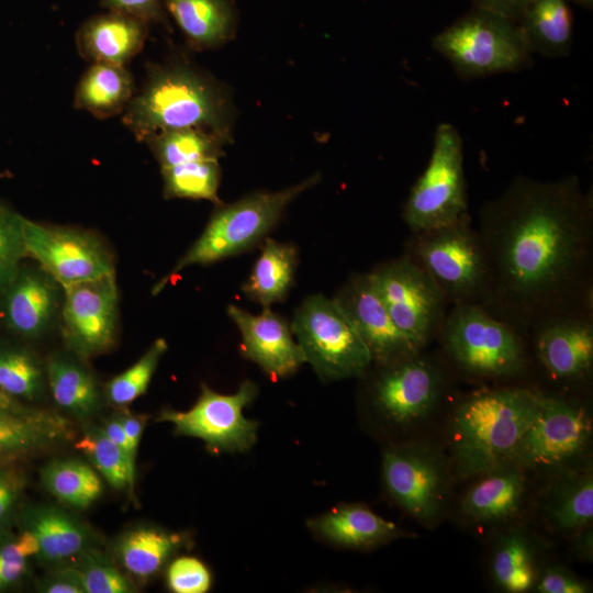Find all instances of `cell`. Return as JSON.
I'll return each mask as SVG.
<instances>
[{"label":"cell","instance_id":"6da1fadb","mask_svg":"<svg viewBox=\"0 0 593 593\" xmlns=\"http://www.w3.org/2000/svg\"><path fill=\"white\" fill-rule=\"evenodd\" d=\"M479 233L491 269L484 305L497 316L536 325L589 303L593 195L577 176L515 178L480 209Z\"/></svg>","mask_w":593,"mask_h":593},{"label":"cell","instance_id":"7a4b0ae2","mask_svg":"<svg viewBox=\"0 0 593 593\" xmlns=\"http://www.w3.org/2000/svg\"><path fill=\"white\" fill-rule=\"evenodd\" d=\"M122 119L137 141L167 130L199 128L228 142L233 108L226 90L198 69L155 65Z\"/></svg>","mask_w":593,"mask_h":593},{"label":"cell","instance_id":"3957f363","mask_svg":"<svg viewBox=\"0 0 593 593\" xmlns=\"http://www.w3.org/2000/svg\"><path fill=\"white\" fill-rule=\"evenodd\" d=\"M544 395L519 388L474 393L456 409L450 443L458 472L483 474L508 465Z\"/></svg>","mask_w":593,"mask_h":593},{"label":"cell","instance_id":"277c9868","mask_svg":"<svg viewBox=\"0 0 593 593\" xmlns=\"http://www.w3.org/2000/svg\"><path fill=\"white\" fill-rule=\"evenodd\" d=\"M320 180L321 175L315 174L280 191H258L231 204H219L202 234L153 288V294L187 267L210 265L254 247L275 227L287 206Z\"/></svg>","mask_w":593,"mask_h":593},{"label":"cell","instance_id":"5b68a950","mask_svg":"<svg viewBox=\"0 0 593 593\" xmlns=\"http://www.w3.org/2000/svg\"><path fill=\"white\" fill-rule=\"evenodd\" d=\"M432 48L465 80L519 71L533 63L517 22L477 8L437 33Z\"/></svg>","mask_w":593,"mask_h":593},{"label":"cell","instance_id":"8992f818","mask_svg":"<svg viewBox=\"0 0 593 593\" xmlns=\"http://www.w3.org/2000/svg\"><path fill=\"white\" fill-rule=\"evenodd\" d=\"M410 256L437 283L448 301L484 305L491 269L486 248L468 214L436 228L414 233Z\"/></svg>","mask_w":593,"mask_h":593},{"label":"cell","instance_id":"52a82bcc","mask_svg":"<svg viewBox=\"0 0 593 593\" xmlns=\"http://www.w3.org/2000/svg\"><path fill=\"white\" fill-rule=\"evenodd\" d=\"M513 324L479 303H457L440 326L449 357L466 372L508 378L526 368L522 339Z\"/></svg>","mask_w":593,"mask_h":593},{"label":"cell","instance_id":"ba28073f","mask_svg":"<svg viewBox=\"0 0 593 593\" xmlns=\"http://www.w3.org/2000/svg\"><path fill=\"white\" fill-rule=\"evenodd\" d=\"M305 361L324 380L361 377L372 356L339 302L310 295L296 309L291 324Z\"/></svg>","mask_w":593,"mask_h":593},{"label":"cell","instance_id":"9c48e42d","mask_svg":"<svg viewBox=\"0 0 593 593\" xmlns=\"http://www.w3.org/2000/svg\"><path fill=\"white\" fill-rule=\"evenodd\" d=\"M463 142L456 126L440 123L435 131L428 164L417 178L403 208L413 233L454 223L467 215Z\"/></svg>","mask_w":593,"mask_h":593},{"label":"cell","instance_id":"30bf717a","mask_svg":"<svg viewBox=\"0 0 593 593\" xmlns=\"http://www.w3.org/2000/svg\"><path fill=\"white\" fill-rule=\"evenodd\" d=\"M399 329L422 349L439 332L446 295L410 256L388 261L368 273Z\"/></svg>","mask_w":593,"mask_h":593},{"label":"cell","instance_id":"8fae6325","mask_svg":"<svg viewBox=\"0 0 593 593\" xmlns=\"http://www.w3.org/2000/svg\"><path fill=\"white\" fill-rule=\"evenodd\" d=\"M257 394V384L249 380L233 394H221L202 384L201 394L190 410L165 409L158 421L172 424L177 435L203 440L215 451L243 452L257 440L258 424L243 414Z\"/></svg>","mask_w":593,"mask_h":593},{"label":"cell","instance_id":"7c38bea8","mask_svg":"<svg viewBox=\"0 0 593 593\" xmlns=\"http://www.w3.org/2000/svg\"><path fill=\"white\" fill-rule=\"evenodd\" d=\"M26 256L61 288L115 273L113 256L101 238L80 228L23 217Z\"/></svg>","mask_w":593,"mask_h":593},{"label":"cell","instance_id":"4fadbf2b","mask_svg":"<svg viewBox=\"0 0 593 593\" xmlns=\"http://www.w3.org/2000/svg\"><path fill=\"white\" fill-rule=\"evenodd\" d=\"M61 331L80 359L109 351L115 343L119 288L115 273L63 288Z\"/></svg>","mask_w":593,"mask_h":593},{"label":"cell","instance_id":"5bb4252c","mask_svg":"<svg viewBox=\"0 0 593 593\" xmlns=\"http://www.w3.org/2000/svg\"><path fill=\"white\" fill-rule=\"evenodd\" d=\"M592 421L580 404L544 396L540 410L514 449L508 463L548 467L563 463L584 451Z\"/></svg>","mask_w":593,"mask_h":593},{"label":"cell","instance_id":"9a60e30c","mask_svg":"<svg viewBox=\"0 0 593 593\" xmlns=\"http://www.w3.org/2000/svg\"><path fill=\"white\" fill-rule=\"evenodd\" d=\"M382 473L391 496L413 517L430 521L439 514L445 475L439 460L429 450L416 446L387 449Z\"/></svg>","mask_w":593,"mask_h":593},{"label":"cell","instance_id":"2e32d148","mask_svg":"<svg viewBox=\"0 0 593 593\" xmlns=\"http://www.w3.org/2000/svg\"><path fill=\"white\" fill-rule=\"evenodd\" d=\"M385 367L373 385V401L379 411L399 425L425 417L441 394L438 368L419 353Z\"/></svg>","mask_w":593,"mask_h":593},{"label":"cell","instance_id":"e0dca14e","mask_svg":"<svg viewBox=\"0 0 593 593\" xmlns=\"http://www.w3.org/2000/svg\"><path fill=\"white\" fill-rule=\"evenodd\" d=\"M336 300L356 326L373 361L388 366L422 350L395 325L368 273L351 279Z\"/></svg>","mask_w":593,"mask_h":593},{"label":"cell","instance_id":"ac0fdd59","mask_svg":"<svg viewBox=\"0 0 593 593\" xmlns=\"http://www.w3.org/2000/svg\"><path fill=\"white\" fill-rule=\"evenodd\" d=\"M227 314L240 333L243 355L269 377H288L305 362V356L293 338L291 325L270 307L254 315L231 304Z\"/></svg>","mask_w":593,"mask_h":593},{"label":"cell","instance_id":"d6986e66","mask_svg":"<svg viewBox=\"0 0 593 593\" xmlns=\"http://www.w3.org/2000/svg\"><path fill=\"white\" fill-rule=\"evenodd\" d=\"M536 325L537 353L552 378L571 381L589 376L593 367V323L589 314H557Z\"/></svg>","mask_w":593,"mask_h":593},{"label":"cell","instance_id":"ffe728a7","mask_svg":"<svg viewBox=\"0 0 593 593\" xmlns=\"http://www.w3.org/2000/svg\"><path fill=\"white\" fill-rule=\"evenodd\" d=\"M59 287L42 268L21 267L0 295L4 325L21 337L41 336L58 307Z\"/></svg>","mask_w":593,"mask_h":593},{"label":"cell","instance_id":"44dd1931","mask_svg":"<svg viewBox=\"0 0 593 593\" xmlns=\"http://www.w3.org/2000/svg\"><path fill=\"white\" fill-rule=\"evenodd\" d=\"M149 25L108 11L86 20L76 33L80 55L93 63L125 66L146 42Z\"/></svg>","mask_w":593,"mask_h":593},{"label":"cell","instance_id":"7402d4cb","mask_svg":"<svg viewBox=\"0 0 593 593\" xmlns=\"http://www.w3.org/2000/svg\"><path fill=\"white\" fill-rule=\"evenodd\" d=\"M21 528L37 540V558L45 563H66L94 548L92 530L74 515L54 506H33L20 515Z\"/></svg>","mask_w":593,"mask_h":593},{"label":"cell","instance_id":"603a6c76","mask_svg":"<svg viewBox=\"0 0 593 593\" xmlns=\"http://www.w3.org/2000/svg\"><path fill=\"white\" fill-rule=\"evenodd\" d=\"M164 4L193 49L219 47L235 33L231 0H164Z\"/></svg>","mask_w":593,"mask_h":593},{"label":"cell","instance_id":"cb8c5ba5","mask_svg":"<svg viewBox=\"0 0 593 593\" xmlns=\"http://www.w3.org/2000/svg\"><path fill=\"white\" fill-rule=\"evenodd\" d=\"M309 526L322 538L350 548L371 547L402 535L395 524L359 504L339 505L310 521Z\"/></svg>","mask_w":593,"mask_h":593},{"label":"cell","instance_id":"d4e9b609","mask_svg":"<svg viewBox=\"0 0 593 593\" xmlns=\"http://www.w3.org/2000/svg\"><path fill=\"white\" fill-rule=\"evenodd\" d=\"M517 24L532 54L546 58L569 56L573 16L567 0H530Z\"/></svg>","mask_w":593,"mask_h":593},{"label":"cell","instance_id":"484cf974","mask_svg":"<svg viewBox=\"0 0 593 593\" xmlns=\"http://www.w3.org/2000/svg\"><path fill=\"white\" fill-rule=\"evenodd\" d=\"M483 474L461 501L463 515L475 522H495L514 514L525 490L521 470L502 466Z\"/></svg>","mask_w":593,"mask_h":593},{"label":"cell","instance_id":"4316f807","mask_svg":"<svg viewBox=\"0 0 593 593\" xmlns=\"http://www.w3.org/2000/svg\"><path fill=\"white\" fill-rule=\"evenodd\" d=\"M134 94L133 78L125 66L93 63L76 87L75 107L107 119L123 113Z\"/></svg>","mask_w":593,"mask_h":593},{"label":"cell","instance_id":"83f0119b","mask_svg":"<svg viewBox=\"0 0 593 593\" xmlns=\"http://www.w3.org/2000/svg\"><path fill=\"white\" fill-rule=\"evenodd\" d=\"M296 265L298 250L292 244L266 238L242 290L249 300L270 307L287 296Z\"/></svg>","mask_w":593,"mask_h":593},{"label":"cell","instance_id":"f1b7e54d","mask_svg":"<svg viewBox=\"0 0 593 593\" xmlns=\"http://www.w3.org/2000/svg\"><path fill=\"white\" fill-rule=\"evenodd\" d=\"M55 403L79 419L94 415L101 406V391L93 374L77 360L52 357L45 368Z\"/></svg>","mask_w":593,"mask_h":593},{"label":"cell","instance_id":"f546056e","mask_svg":"<svg viewBox=\"0 0 593 593\" xmlns=\"http://www.w3.org/2000/svg\"><path fill=\"white\" fill-rule=\"evenodd\" d=\"M183 542L180 534L157 527H138L119 538L115 552L128 573L146 579L160 571Z\"/></svg>","mask_w":593,"mask_h":593},{"label":"cell","instance_id":"4dcf8cb0","mask_svg":"<svg viewBox=\"0 0 593 593\" xmlns=\"http://www.w3.org/2000/svg\"><path fill=\"white\" fill-rule=\"evenodd\" d=\"M160 168L187 163L217 159L227 143L220 136L199 128L167 130L150 135L145 141Z\"/></svg>","mask_w":593,"mask_h":593},{"label":"cell","instance_id":"1f68e13d","mask_svg":"<svg viewBox=\"0 0 593 593\" xmlns=\"http://www.w3.org/2000/svg\"><path fill=\"white\" fill-rule=\"evenodd\" d=\"M41 479L52 495L76 508L89 507L103 491L97 471L80 460L51 461L42 468Z\"/></svg>","mask_w":593,"mask_h":593},{"label":"cell","instance_id":"d6a6232c","mask_svg":"<svg viewBox=\"0 0 593 593\" xmlns=\"http://www.w3.org/2000/svg\"><path fill=\"white\" fill-rule=\"evenodd\" d=\"M492 575L502 590L511 593L526 592L535 585L534 555L523 534L510 533L499 540L492 558Z\"/></svg>","mask_w":593,"mask_h":593},{"label":"cell","instance_id":"836d02e7","mask_svg":"<svg viewBox=\"0 0 593 593\" xmlns=\"http://www.w3.org/2000/svg\"><path fill=\"white\" fill-rule=\"evenodd\" d=\"M45 369L29 349L0 344V389L19 400L34 401L42 396Z\"/></svg>","mask_w":593,"mask_h":593},{"label":"cell","instance_id":"e575fe53","mask_svg":"<svg viewBox=\"0 0 593 593\" xmlns=\"http://www.w3.org/2000/svg\"><path fill=\"white\" fill-rule=\"evenodd\" d=\"M167 199L208 200L221 204L217 195L221 169L217 159H206L161 168Z\"/></svg>","mask_w":593,"mask_h":593},{"label":"cell","instance_id":"d590c367","mask_svg":"<svg viewBox=\"0 0 593 593\" xmlns=\"http://www.w3.org/2000/svg\"><path fill=\"white\" fill-rule=\"evenodd\" d=\"M167 348L164 338L156 339L134 365L108 381L103 391L108 402L118 409H126L143 395Z\"/></svg>","mask_w":593,"mask_h":593},{"label":"cell","instance_id":"8d00e7d4","mask_svg":"<svg viewBox=\"0 0 593 593\" xmlns=\"http://www.w3.org/2000/svg\"><path fill=\"white\" fill-rule=\"evenodd\" d=\"M76 447L90 459L111 486L118 490L128 488L133 492L135 480L130 473L126 459L102 427H89Z\"/></svg>","mask_w":593,"mask_h":593},{"label":"cell","instance_id":"74e56055","mask_svg":"<svg viewBox=\"0 0 593 593\" xmlns=\"http://www.w3.org/2000/svg\"><path fill=\"white\" fill-rule=\"evenodd\" d=\"M83 593H131L133 583L101 552L91 548L65 563Z\"/></svg>","mask_w":593,"mask_h":593},{"label":"cell","instance_id":"f35d334b","mask_svg":"<svg viewBox=\"0 0 593 593\" xmlns=\"http://www.w3.org/2000/svg\"><path fill=\"white\" fill-rule=\"evenodd\" d=\"M551 510L555 525L566 532L586 526L593 517V477L585 472L570 482Z\"/></svg>","mask_w":593,"mask_h":593},{"label":"cell","instance_id":"ab89813d","mask_svg":"<svg viewBox=\"0 0 593 593\" xmlns=\"http://www.w3.org/2000/svg\"><path fill=\"white\" fill-rule=\"evenodd\" d=\"M23 216L0 204V295L21 269L26 256Z\"/></svg>","mask_w":593,"mask_h":593},{"label":"cell","instance_id":"60d3db41","mask_svg":"<svg viewBox=\"0 0 593 593\" xmlns=\"http://www.w3.org/2000/svg\"><path fill=\"white\" fill-rule=\"evenodd\" d=\"M37 553L38 544L31 532L21 528L18 535L9 529L0 534V590L18 583L27 571V558Z\"/></svg>","mask_w":593,"mask_h":593},{"label":"cell","instance_id":"b9f144b4","mask_svg":"<svg viewBox=\"0 0 593 593\" xmlns=\"http://www.w3.org/2000/svg\"><path fill=\"white\" fill-rule=\"evenodd\" d=\"M166 578L168 588L175 593H204L212 582L208 567L198 558L188 556L172 560Z\"/></svg>","mask_w":593,"mask_h":593},{"label":"cell","instance_id":"7bdbcfd3","mask_svg":"<svg viewBox=\"0 0 593 593\" xmlns=\"http://www.w3.org/2000/svg\"><path fill=\"white\" fill-rule=\"evenodd\" d=\"M32 445V428L19 416H0V465L23 457Z\"/></svg>","mask_w":593,"mask_h":593},{"label":"cell","instance_id":"ee69618b","mask_svg":"<svg viewBox=\"0 0 593 593\" xmlns=\"http://www.w3.org/2000/svg\"><path fill=\"white\" fill-rule=\"evenodd\" d=\"M100 4L108 11L134 18L148 25L167 23L164 0H100Z\"/></svg>","mask_w":593,"mask_h":593},{"label":"cell","instance_id":"f6af8a7d","mask_svg":"<svg viewBox=\"0 0 593 593\" xmlns=\"http://www.w3.org/2000/svg\"><path fill=\"white\" fill-rule=\"evenodd\" d=\"M25 484L24 475L11 468H0V534L8 530Z\"/></svg>","mask_w":593,"mask_h":593},{"label":"cell","instance_id":"bcb514c9","mask_svg":"<svg viewBox=\"0 0 593 593\" xmlns=\"http://www.w3.org/2000/svg\"><path fill=\"white\" fill-rule=\"evenodd\" d=\"M536 591L540 593H585L590 589L584 582L567 571L551 568L539 578Z\"/></svg>","mask_w":593,"mask_h":593},{"label":"cell","instance_id":"7dc6e473","mask_svg":"<svg viewBox=\"0 0 593 593\" xmlns=\"http://www.w3.org/2000/svg\"><path fill=\"white\" fill-rule=\"evenodd\" d=\"M37 591L43 593H83L79 582L66 564L41 579Z\"/></svg>","mask_w":593,"mask_h":593},{"label":"cell","instance_id":"c3c4849f","mask_svg":"<svg viewBox=\"0 0 593 593\" xmlns=\"http://www.w3.org/2000/svg\"><path fill=\"white\" fill-rule=\"evenodd\" d=\"M473 8L503 15L518 22L530 0H471Z\"/></svg>","mask_w":593,"mask_h":593},{"label":"cell","instance_id":"681fc988","mask_svg":"<svg viewBox=\"0 0 593 593\" xmlns=\"http://www.w3.org/2000/svg\"><path fill=\"white\" fill-rule=\"evenodd\" d=\"M102 428H103L104 433L107 434V436L112 441H114L116 444V446L122 450V452H123V455H124V457L126 459L130 473H131L132 478L135 480V473H136L135 463L136 462L131 458L127 438H126V435L124 433L120 416L116 415V416H113V417L109 418L108 421H105Z\"/></svg>","mask_w":593,"mask_h":593},{"label":"cell","instance_id":"f907efd6","mask_svg":"<svg viewBox=\"0 0 593 593\" xmlns=\"http://www.w3.org/2000/svg\"><path fill=\"white\" fill-rule=\"evenodd\" d=\"M119 416L127 438L131 458L136 462L137 449L146 425V417L127 413Z\"/></svg>","mask_w":593,"mask_h":593},{"label":"cell","instance_id":"816d5d0a","mask_svg":"<svg viewBox=\"0 0 593 593\" xmlns=\"http://www.w3.org/2000/svg\"><path fill=\"white\" fill-rule=\"evenodd\" d=\"M34 411L35 409L29 407L21 400L7 394L0 389V416H23Z\"/></svg>","mask_w":593,"mask_h":593},{"label":"cell","instance_id":"f5cc1de1","mask_svg":"<svg viewBox=\"0 0 593 593\" xmlns=\"http://www.w3.org/2000/svg\"><path fill=\"white\" fill-rule=\"evenodd\" d=\"M572 1L575 2L579 5L584 7L585 9L591 10L592 7H593V0H572Z\"/></svg>","mask_w":593,"mask_h":593}]
</instances>
